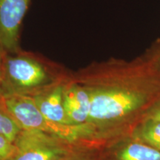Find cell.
<instances>
[{"mask_svg":"<svg viewBox=\"0 0 160 160\" xmlns=\"http://www.w3.org/2000/svg\"><path fill=\"white\" fill-rule=\"evenodd\" d=\"M73 74L89 93L85 131L99 148L131 134L160 101V75L147 52L131 61L94 62Z\"/></svg>","mask_w":160,"mask_h":160,"instance_id":"6da1fadb","label":"cell"},{"mask_svg":"<svg viewBox=\"0 0 160 160\" xmlns=\"http://www.w3.org/2000/svg\"><path fill=\"white\" fill-rule=\"evenodd\" d=\"M70 71L36 52L21 49L7 53L3 66L2 94L32 97L65 79Z\"/></svg>","mask_w":160,"mask_h":160,"instance_id":"7a4b0ae2","label":"cell"},{"mask_svg":"<svg viewBox=\"0 0 160 160\" xmlns=\"http://www.w3.org/2000/svg\"><path fill=\"white\" fill-rule=\"evenodd\" d=\"M3 97L7 109L22 129L37 130L75 142L97 147L90 141L82 128L54 122L46 118L29 96L7 94Z\"/></svg>","mask_w":160,"mask_h":160,"instance_id":"3957f363","label":"cell"},{"mask_svg":"<svg viewBox=\"0 0 160 160\" xmlns=\"http://www.w3.org/2000/svg\"><path fill=\"white\" fill-rule=\"evenodd\" d=\"M16 144L19 151L14 160H62L79 150L93 147L45 132L27 129L22 130Z\"/></svg>","mask_w":160,"mask_h":160,"instance_id":"277c9868","label":"cell"},{"mask_svg":"<svg viewBox=\"0 0 160 160\" xmlns=\"http://www.w3.org/2000/svg\"><path fill=\"white\" fill-rule=\"evenodd\" d=\"M32 0H0V43L8 53H17L21 48L24 19Z\"/></svg>","mask_w":160,"mask_h":160,"instance_id":"5b68a950","label":"cell"},{"mask_svg":"<svg viewBox=\"0 0 160 160\" xmlns=\"http://www.w3.org/2000/svg\"><path fill=\"white\" fill-rule=\"evenodd\" d=\"M63 101L70 125L82 128L85 131L91 111V99L87 89L74 77L73 71H70L64 82Z\"/></svg>","mask_w":160,"mask_h":160,"instance_id":"8992f818","label":"cell"},{"mask_svg":"<svg viewBox=\"0 0 160 160\" xmlns=\"http://www.w3.org/2000/svg\"><path fill=\"white\" fill-rule=\"evenodd\" d=\"M99 160H160V151L130 134L102 146Z\"/></svg>","mask_w":160,"mask_h":160,"instance_id":"52a82bcc","label":"cell"},{"mask_svg":"<svg viewBox=\"0 0 160 160\" xmlns=\"http://www.w3.org/2000/svg\"><path fill=\"white\" fill-rule=\"evenodd\" d=\"M66 77L31 97L46 118L54 122L71 125L66 116L63 101V85Z\"/></svg>","mask_w":160,"mask_h":160,"instance_id":"ba28073f","label":"cell"},{"mask_svg":"<svg viewBox=\"0 0 160 160\" xmlns=\"http://www.w3.org/2000/svg\"><path fill=\"white\" fill-rule=\"evenodd\" d=\"M131 134L160 151V120L145 118Z\"/></svg>","mask_w":160,"mask_h":160,"instance_id":"9c48e42d","label":"cell"},{"mask_svg":"<svg viewBox=\"0 0 160 160\" xmlns=\"http://www.w3.org/2000/svg\"><path fill=\"white\" fill-rule=\"evenodd\" d=\"M22 130L9 113L5 105L3 95L0 93V133L6 136L12 141L16 142Z\"/></svg>","mask_w":160,"mask_h":160,"instance_id":"30bf717a","label":"cell"},{"mask_svg":"<svg viewBox=\"0 0 160 160\" xmlns=\"http://www.w3.org/2000/svg\"><path fill=\"white\" fill-rule=\"evenodd\" d=\"M18 151L16 142L0 133V160H14Z\"/></svg>","mask_w":160,"mask_h":160,"instance_id":"8fae6325","label":"cell"},{"mask_svg":"<svg viewBox=\"0 0 160 160\" xmlns=\"http://www.w3.org/2000/svg\"><path fill=\"white\" fill-rule=\"evenodd\" d=\"M99 148L97 147L85 148L62 160H99Z\"/></svg>","mask_w":160,"mask_h":160,"instance_id":"7c38bea8","label":"cell"},{"mask_svg":"<svg viewBox=\"0 0 160 160\" xmlns=\"http://www.w3.org/2000/svg\"><path fill=\"white\" fill-rule=\"evenodd\" d=\"M153 65L160 75V40L147 51Z\"/></svg>","mask_w":160,"mask_h":160,"instance_id":"4fadbf2b","label":"cell"},{"mask_svg":"<svg viewBox=\"0 0 160 160\" xmlns=\"http://www.w3.org/2000/svg\"><path fill=\"white\" fill-rule=\"evenodd\" d=\"M8 52L5 51L3 46L0 43V93H2V73H3V66L5 62V56Z\"/></svg>","mask_w":160,"mask_h":160,"instance_id":"5bb4252c","label":"cell"},{"mask_svg":"<svg viewBox=\"0 0 160 160\" xmlns=\"http://www.w3.org/2000/svg\"><path fill=\"white\" fill-rule=\"evenodd\" d=\"M145 118H151V119L160 120V101L152 108Z\"/></svg>","mask_w":160,"mask_h":160,"instance_id":"9a60e30c","label":"cell"}]
</instances>
